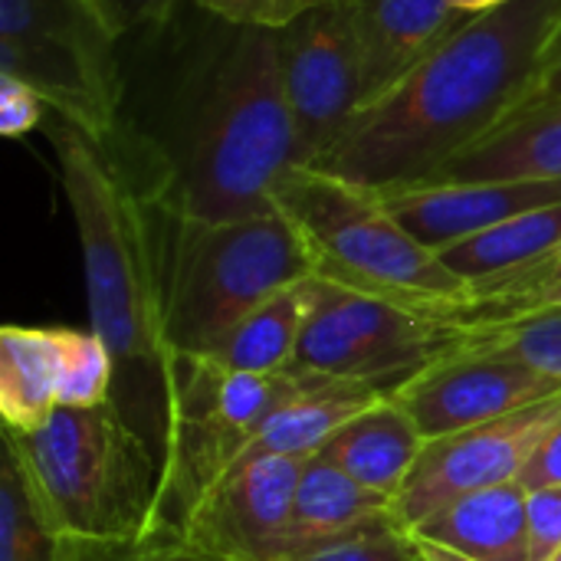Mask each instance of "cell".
<instances>
[{
    "label": "cell",
    "instance_id": "obj_11",
    "mask_svg": "<svg viewBox=\"0 0 561 561\" xmlns=\"http://www.w3.org/2000/svg\"><path fill=\"white\" fill-rule=\"evenodd\" d=\"M561 414V394L519 414L427 440L414 473L394 500V519L414 529L447 503L503 483H519L529 457Z\"/></svg>",
    "mask_w": 561,
    "mask_h": 561
},
{
    "label": "cell",
    "instance_id": "obj_1",
    "mask_svg": "<svg viewBox=\"0 0 561 561\" xmlns=\"http://www.w3.org/2000/svg\"><path fill=\"white\" fill-rule=\"evenodd\" d=\"M559 30L561 0H510L470 16L394 92L362 108L312 168L371 191L431 181L533 105Z\"/></svg>",
    "mask_w": 561,
    "mask_h": 561
},
{
    "label": "cell",
    "instance_id": "obj_6",
    "mask_svg": "<svg viewBox=\"0 0 561 561\" xmlns=\"http://www.w3.org/2000/svg\"><path fill=\"white\" fill-rule=\"evenodd\" d=\"M273 207L302 237L316 276L450 322L467 306L470 286L394 220L378 191L293 168L273 187Z\"/></svg>",
    "mask_w": 561,
    "mask_h": 561
},
{
    "label": "cell",
    "instance_id": "obj_23",
    "mask_svg": "<svg viewBox=\"0 0 561 561\" xmlns=\"http://www.w3.org/2000/svg\"><path fill=\"white\" fill-rule=\"evenodd\" d=\"M302 283L276 293L273 299L256 306L250 316H243L207 358L240 375H276V371L293 368L299 355L302 325H306Z\"/></svg>",
    "mask_w": 561,
    "mask_h": 561
},
{
    "label": "cell",
    "instance_id": "obj_8",
    "mask_svg": "<svg viewBox=\"0 0 561 561\" xmlns=\"http://www.w3.org/2000/svg\"><path fill=\"white\" fill-rule=\"evenodd\" d=\"M115 39L95 0H0V76L26 82L99 145L118 125Z\"/></svg>",
    "mask_w": 561,
    "mask_h": 561
},
{
    "label": "cell",
    "instance_id": "obj_34",
    "mask_svg": "<svg viewBox=\"0 0 561 561\" xmlns=\"http://www.w3.org/2000/svg\"><path fill=\"white\" fill-rule=\"evenodd\" d=\"M546 99H561V30L556 33V39L549 43L539 79H536L533 102H546Z\"/></svg>",
    "mask_w": 561,
    "mask_h": 561
},
{
    "label": "cell",
    "instance_id": "obj_30",
    "mask_svg": "<svg viewBox=\"0 0 561 561\" xmlns=\"http://www.w3.org/2000/svg\"><path fill=\"white\" fill-rule=\"evenodd\" d=\"M561 549V486L529 493V552L533 561H549Z\"/></svg>",
    "mask_w": 561,
    "mask_h": 561
},
{
    "label": "cell",
    "instance_id": "obj_19",
    "mask_svg": "<svg viewBox=\"0 0 561 561\" xmlns=\"http://www.w3.org/2000/svg\"><path fill=\"white\" fill-rule=\"evenodd\" d=\"M411 533L480 561H533L529 493L523 483H503L460 496L417 523Z\"/></svg>",
    "mask_w": 561,
    "mask_h": 561
},
{
    "label": "cell",
    "instance_id": "obj_32",
    "mask_svg": "<svg viewBox=\"0 0 561 561\" xmlns=\"http://www.w3.org/2000/svg\"><path fill=\"white\" fill-rule=\"evenodd\" d=\"M62 561H207L187 549H151V546H125V549H102V546H72L66 542Z\"/></svg>",
    "mask_w": 561,
    "mask_h": 561
},
{
    "label": "cell",
    "instance_id": "obj_2",
    "mask_svg": "<svg viewBox=\"0 0 561 561\" xmlns=\"http://www.w3.org/2000/svg\"><path fill=\"white\" fill-rule=\"evenodd\" d=\"M46 138L79 230L89 322L115 358L112 401L161 467L174 368L164 342L161 181L128 168L112 145L92 141L62 115L46 125Z\"/></svg>",
    "mask_w": 561,
    "mask_h": 561
},
{
    "label": "cell",
    "instance_id": "obj_18",
    "mask_svg": "<svg viewBox=\"0 0 561 561\" xmlns=\"http://www.w3.org/2000/svg\"><path fill=\"white\" fill-rule=\"evenodd\" d=\"M66 325L0 329V417L7 434H30L62 408Z\"/></svg>",
    "mask_w": 561,
    "mask_h": 561
},
{
    "label": "cell",
    "instance_id": "obj_37",
    "mask_svg": "<svg viewBox=\"0 0 561 561\" xmlns=\"http://www.w3.org/2000/svg\"><path fill=\"white\" fill-rule=\"evenodd\" d=\"M549 561H561V549H559V552H556V556H552V559H549Z\"/></svg>",
    "mask_w": 561,
    "mask_h": 561
},
{
    "label": "cell",
    "instance_id": "obj_26",
    "mask_svg": "<svg viewBox=\"0 0 561 561\" xmlns=\"http://www.w3.org/2000/svg\"><path fill=\"white\" fill-rule=\"evenodd\" d=\"M463 348L510 355L549 378L561 381V302L496 325H463Z\"/></svg>",
    "mask_w": 561,
    "mask_h": 561
},
{
    "label": "cell",
    "instance_id": "obj_10",
    "mask_svg": "<svg viewBox=\"0 0 561 561\" xmlns=\"http://www.w3.org/2000/svg\"><path fill=\"white\" fill-rule=\"evenodd\" d=\"M279 69L296 122L299 164H319L362 112V59L345 0L319 7L276 30Z\"/></svg>",
    "mask_w": 561,
    "mask_h": 561
},
{
    "label": "cell",
    "instance_id": "obj_28",
    "mask_svg": "<svg viewBox=\"0 0 561 561\" xmlns=\"http://www.w3.org/2000/svg\"><path fill=\"white\" fill-rule=\"evenodd\" d=\"M197 7L217 13L237 30H283L322 0H194Z\"/></svg>",
    "mask_w": 561,
    "mask_h": 561
},
{
    "label": "cell",
    "instance_id": "obj_36",
    "mask_svg": "<svg viewBox=\"0 0 561 561\" xmlns=\"http://www.w3.org/2000/svg\"><path fill=\"white\" fill-rule=\"evenodd\" d=\"M457 10H463V13H486V10H496V7H503V3H510V0H450Z\"/></svg>",
    "mask_w": 561,
    "mask_h": 561
},
{
    "label": "cell",
    "instance_id": "obj_14",
    "mask_svg": "<svg viewBox=\"0 0 561 561\" xmlns=\"http://www.w3.org/2000/svg\"><path fill=\"white\" fill-rule=\"evenodd\" d=\"M378 194L414 240L444 253L519 214L561 204V181H434Z\"/></svg>",
    "mask_w": 561,
    "mask_h": 561
},
{
    "label": "cell",
    "instance_id": "obj_22",
    "mask_svg": "<svg viewBox=\"0 0 561 561\" xmlns=\"http://www.w3.org/2000/svg\"><path fill=\"white\" fill-rule=\"evenodd\" d=\"M556 250H561V204L519 214L437 256L447 263L454 276H460L467 286H477L526 270Z\"/></svg>",
    "mask_w": 561,
    "mask_h": 561
},
{
    "label": "cell",
    "instance_id": "obj_3",
    "mask_svg": "<svg viewBox=\"0 0 561 561\" xmlns=\"http://www.w3.org/2000/svg\"><path fill=\"white\" fill-rule=\"evenodd\" d=\"M299 164L296 122L283 89L276 30H240L230 43L197 135L158 197L174 220L224 224L273 214V187Z\"/></svg>",
    "mask_w": 561,
    "mask_h": 561
},
{
    "label": "cell",
    "instance_id": "obj_12",
    "mask_svg": "<svg viewBox=\"0 0 561 561\" xmlns=\"http://www.w3.org/2000/svg\"><path fill=\"white\" fill-rule=\"evenodd\" d=\"M302 467L299 457L240 460L197 503L178 549L207 561H279Z\"/></svg>",
    "mask_w": 561,
    "mask_h": 561
},
{
    "label": "cell",
    "instance_id": "obj_25",
    "mask_svg": "<svg viewBox=\"0 0 561 561\" xmlns=\"http://www.w3.org/2000/svg\"><path fill=\"white\" fill-rule=\"evenodd\" d=\"M62 539L46 523L16 460L0 467V561H62Z\"/></svg>",
    "mask_w": 561,
    "mask_h": 561
},
{
    "label": "cell",
    "instance_id": "obj_5",
    "mask_svg": "<svg viewBox=\"0 0 561 561\" xmlns=\"http://www.w3.org/2000/svg\"><path fill=\"white\" fill-rule=\"evenodd\" d=\"M309 276L312 256L279 210L224 224L168 214L161 279L171 358L214 355L243 316Z\"/></svg>",
    "mask_w": 561,
    "mask_h": 561
},
{
    "label": "cell",
    "instance_id": "obj_20",
    "mask_svg": "<svg viewBox=\"0 0 561 561\" xmlns=\"http://www.w3.org/2000/svg\"><path fill=\"white\" fill-rule=\"evenodd\" d=\"M394 513V503L365 490L355 483L345 470L332 467L319 454L306 460L296 500H293V519L286 536V556H299L319 546H329L335 539H345L385 516ZM279 559V561H283Z\"/></svg>",
    "mask_w": 561,
    "mask_h": 561
},
{
    "label": "cell",
    "instance_id": "obj_9",
    "mask_svg": "<svg viewBox=\"0 0 561 561\" xmlns=\"http://www.w3.org/2000/svg\"><path fill=\"white\" fill-rule=\"evenodd\" d=\"M306 325L296 365L316 375L362 381L394 394L467 342L460 322L339 286L322 276L302 283Z\"/></svg>",
    "mask_w": 561,
    "mask_h": 561
},
{
    "label": "cell",
    "instance_id": "obj_27",
    "mask_svg": "<svg viewBox=\"0 0 561 561\" xmlns=\"http://www.w3.org/2000/svg\"><path fill=\"white\" fill-rule=\"evenodd\" d=\"M283 561H417V556H414L411 529H404L391 513L345 539H335L329 546H319V549H309Z\"/></svg>",
    "mask_w": 561,
    "mask_h": 561
},
{
    "label": "cell",
    "instance_id": "obj_17",
    "mask_svg": "<svg viewBox=\"0 0 561 561\" xmlns=\"http://www.w3.org/2000/svg\"><path fill=\"white\" fill-rule=\"evenodd\" d=\"M561 181V99L526 105L431 181Z\"/></svg>",
    "mask_w": 561,
    "mask_h": 561
},
{
    "label": "cell",
    "instance_id": "obj_21",
    "mask_svg": "<svg viewBox=\"0 0 561 561\" xmlns=\"http://www.w3.org/2000/svg\"><path fill=\"white\" fill-rule=\"evenodd\" d=\"M381 398H388L381 388L312 371L306 388L266 421V427L250 444L243 460H253V457H299V460H309V457H316L322 450V444L345 421H352L358 411L371 408Z\"/></svg>",
    "mask_w": 561,
    "mask_h": 561
},
{
    "label": "cell",
    "instance_id": "obj_31",
    "mask_svg": "<svg viewBox=\"0 0 561 561\" xmlns=\"http://www.w3.org/2000/svg\"><path fill=\"white\" fill-rule=\"evenodd\" d=\"M102 20L115 36H125L141 26H161L174 0H95Z\"/></svg>",
    "mask_w": 561,
    "mask_h": 561
},
{
    "label": "cell",
    "instance_id": "obj_29",
    "mask_svg": "<svg viewBox=\"0 0 561 561\" xmlns=\"http://www.w3.org/2000/svg\"><path fill=\"white\" fill-rule=\"evenodd\" d=\"M46 102L39 92H33L26 82L13 79V76H0V135L7 138H23L30 135L43 115H46Z\"/></svg>",
    "mask_w": 561,
    "mask_h": 561
},
{
    "label": "cell",
    "instance_id": "obj_33",
    "mask_svg": "<svg viewBox=\"0 0 561 561\" xmlns=\"http://www.w3.org/2000/svg\"><path fill=\"white\" fill-rule=\"evenodd\" d=\"M519 483L526 486V493L546 490V486H561V414L556 417V424L546 431V437L539 440V447L529 457Z\"/></svg>",
    "mask_w": 561,
    "mask_h": 561
},
{
    "label": "cell",
    "instance_id": "obj_16",
    "mask_svg": "<svg viewBox=\"0 0 561 561\" xmlns=\"http://www.w3.org/2000/svg\"><path fill=\"white\" fill-rule=\"evenodd\" d=\"M424 444L427 440L421 437L411 414L394 401V394H388L345 421L322 444L319 457L345 470L365 490L394 503L414 473Z\"/></svg>",
    "mask_w": 561,
    "mask_h": 561
},
{
    "label": "cell",
    "instance_id": "obj_7",
    "mask_svg": "<svg viewBox=\"0 0 561 561\" xmlns=\"http://www.w3.org/2000/svg\"><path fill=\"white\" fill-rule=\"evenodd\" d=\"M309 375L299 365L276 375H240L210 358H174L154 513L141 546H178L207 490L247 457L266 421L306 388Z\"/></svg>",
    "mask_w": 561,
    "mask_h": 561
},
{
    "label": "cell",
    "instance_id": "obj_35",
    "mask_svg": "<svg viewBox=\"0 0 561 561\" xmlns=\"http://www.w3.org/2000/svg\"><path fill=\"white\" fill-rule=\"evenodd\" d=\"M411 539H414V556H417V561H480L473 559V556H463V552L450 549V546L431 542V539H424L417 533H411Z\"/></svg>",
    "mask_w": 561,
    "mask_h": 561
},
{
    "label": "cell",
    "instance_id": "obj_15",
    "mask_svg": "<svg viewBox=\"0 0 561 561\" xmlns=\"http://www.w3.org/2000/svg\"><path fill=\"white\" fill-rule=\"evenodd\" d=\"M362 59V108L394 92L477 13L450 0H345Z\"/></svg>",
    "mask_w": 561,
    "mask_h": 561
},
{
    "label": "cell",
    "instance_id": "obj_24",
    "mask_svg": "<svg viewBox=\"0 0 561 561\" xmlns=\"http://www.w3.org/2000/svg\"><path fill=\"white\" fill-rule=\"evenodd\" d=\"M561 302V250L549 253L546 260L516 270L500 279H486L470 286L467 306L460 309V325H496L536 309H549Z\"/></svg>",
    "mask_w": 561,
    "mask_h": 561
},
{
    "label": "cell",
    "instance_id": "obj_4",
    "mask_svg": "<svg viewBox=\"0 0 561 561\" xmlns=\"http://www.w3.org/2000/svg\"><path fill=\"white\" fill-rule=\"evenodd\" d=\"M33 500L62 542L141 546L154 513L158 457L115 401L59 408L30 434H7Z\"/></svg>",
    "mask_w": 561,
    "mask_h": 561
},
{
    "label": "cell",
    "instance_id": "obj_13",
    "mask_svg": "<svg viewBox=\"0 0 561 561\" xmlns=\"http://www.w3.org/2000/svg\"><path fill=\"white\" fill-rule=\"evenodd\" d=\"M561 394V381L483 348H460L394 391L424 440L519 414Z\"/></svg>",
    "mask_w": 561,
    "mask_h": 561
}]
</instances>
